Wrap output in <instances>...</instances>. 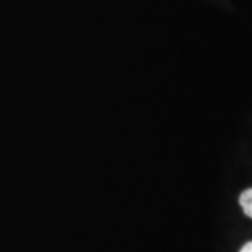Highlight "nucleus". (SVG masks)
I'll return each instance as SVG.
<instances>
[{
    "label": "nucleus",
    "mask_w": 252,
    "mask_h": 252,
    "mask_svg": "<svg viewBox=\"0 0 252 252\" xmlns=\"http://www.w3.org/2000/svg\"><path fill=\"white\" fill-rule=\"evenodd\" d=\"M240 205L243 207L244 213L252 219V188L244 190L240 195Z\"/></svg>",
    "instance_id": "1"
},
{
    "label": "nucleus",
    "mask_w": 252,
    "mask_h": 252,
    "mask_svg": "<svg viewBox=\"0 0 252 252\" xmlns=\"http://www.w3.org/2000/svg\"><path fill=\"white\" fill-rule=\"evenodd\" d=\"M240 252H252V241L245 244L243 248H241V251Z\"/></svg>",
    "instance_id": "2"
}]
</instances>
